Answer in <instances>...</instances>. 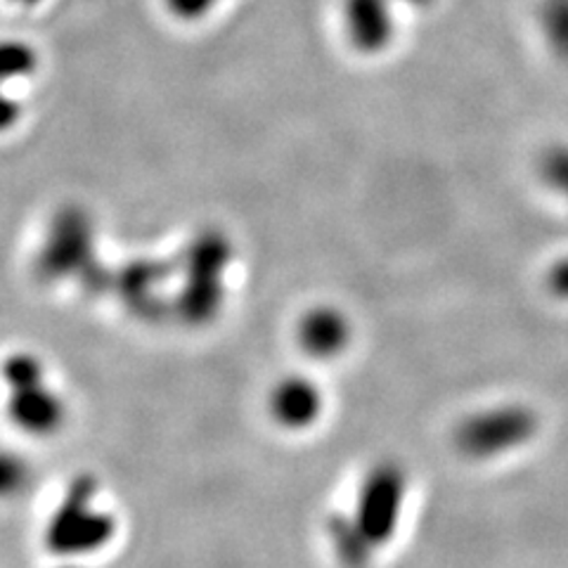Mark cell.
Listing matches in <instances>:
<instances>
[{
    "instance_id": "6da1fadb",
    "label": "cell",
    "mask_w": 568,
    "mask_h": 568,
    "mask_svg": "<svg viewBox=\"0 0 568 568\" xmlns=\"http://www.w3.org/2000/svg\"><path fill=\"white\" fill-rule=\"evenodd\" d=\"M233 242L221 227H204L194 235L178 271L183 275L181 290L173 296V315L187 327H206L225 304V273L233 263Z\"/></svg>"
},
{
    "instance_id": "7a4b0ae2",
    "label": "cell",
    "mask_w": 568,
    "mask_h": 568,
    "mask_svg": "<svg viewBox=\"0 0 568 568\" xmlns=\"http://www.w3.org/2000/svg\"><path fill=\"white\" fill-rule=\"evenodd\" d=\"M98 484L79 476L48 524L45 542L55 555H91L114 538V519L91 507Z\"/></svg>"
},
{
    "instance_id": "3957f363",
    "label": "cell",
    "mask_w": 568,
    "mask_h": 568,
    "mask_svg": "<svg viewBox=\"0 0 568 568\" xmlns=\"http://www.w3.org/2000/svg\"><path fill=\"white\" fill-rule=\"evenodd\" d=\"M98 263L95 225L83 206L69 204L52 216L43 246L36 258V271L43 282L79 277Z\"/></svg>"
},
{
    "instance_id": "277c9868",
    "label": "cell",
    "mask_w": 568,
    "mask_h": 568,
    "mask_svg": "<svg viewBox=\"0 0 568 568\" xmlns=\"http://www.w3.org/2000/svg\"><path fill=\"white\" fill-rule=\"evenodd\" d=\"M403 500L405 474L394 462H382L365 476L353 519L372 547H382L394 538Z\"/></svg>"
},
{
    "instance_id": "5b68a950",
    "label": "cell",
    "mask_w": 568,
    "mask_h": 568,
    "mask_svg": "<svg viewBox=\"0 0 568 568\" xmlns=\"http://www.w3.org/2000/svg\"><path fill=\"white\" fill-rule=\"evenodd\" d=\"M536 429V417L521 405H500L459 424L457 446L471 457H490L519 446Z\"/></svg>"
},
{
    "instance_id": "8992f818",
    "label": "cell",
    "mask_w": 568,
    "mask_h": 568,
    "mask_svg": "<svg viewBox=\"0 0 568 568\" xmlns=\"http://www.w3.org/2000/svg\"><path fill=\"white\" fill-rule=\"evenodd\" d=\"M178 271V263L162 258H135L114 271L112 292L131 315L145 323H159L173 315V301L164 296V282Z\"/></svg>"
},
{
    "instance_id": "52a82bcc",
    "label": "cell",
    "mask_w": 568,
    "mask_h": 568,
    "mask_svg": "<svg viewBox=\"0 0 568 568\" xmlns=\"http://www.w3.org/2000/svg\"><path fill=\"white\" fill-rule=\"evenodd\" d=\"M353 336L348 315L336 306H313L296 325V344L315 361H332L342 355Z\"/></svg>"
},
{
    "instance_id": "ba28073f",
    "label": "cell",
    "mask_w": 568,
    "mask_h": 568,
    "mask_svg": "<svg viewBox=\"0 0 568 568\" xmlns=\"http://www.w3.org/2000/svg\"><path fill=\"white\" fill-rule=\"evenodd\" d=\"M344 29L348 43L363 55L384 52L396 36L390 0H344Z\"/></svg>"
},
{
    "instance_id": "9c48e42d",
    "label": "cell",
    "mask_w": 568,
    "mask_h": 568,
    "mask_svg": "<svg viewBox=\"0 0 568 568\" xmlns=\"http://www.w3.org/2000/svg\"><path fill=\"white\" fill-rule=\"evenodd\" d=\"M323 394L315 382L301 375L284 377L271 390V415L273 419L290 432H301L313 426L323 415Z\"/></svg>"
},
{
    "instance_id": "30bf717a",
    "label": "cell",
    "mask_w": 568,
    "mask_h": 568,
    "mask_svg": "<svg viewBox=\"0 0 568 568\" xmlns=\"http://www.w3.org/2000/svg\"><path fill=\"white\" fill-rule=\"evenodd\" d=\"M10 417L22 432L33 436L55 434L64 422V403L45 382L10 388Z\"/></svg>"
},
{
    "instance_id": "8fae6325",
    "label": "cell",
    "mask_w": 568,
    "mask_h": 568,
    "mask_svg": "<svg viewBox=\"0 0 568 568\" xmlns=\"http://www.w3.org/2000/svg\"><path fill=\"white\" fill-rule=\"evenodd\" d=\"M329 538L336 549V555L348 568H363L369 559V552L375 547L363 536V530L355 524V519L336 517L329 521Z\"/></svg>"
},
{
    "instance_id": "7c38bea8",
    "label": "cell",
    "mask_w": 568,
    "mask_h": 568,
    "mask_svg": "<svg viewBox=\"0 0 568 568\" xmlns=\"http://www.w3.org/2000/svg\"><path fill=\"white\" fill-rule=\"evenodd\" d=\"M538 24L555 58L568 64V0H542Z\"/></svg>"
},
{
    "instance_id": "4fadbf2b",
    "label": "cell",
    "mask_w": 568,
    "mask_h": 568,
    "mask_svg": "<svg viewBox=\"0 0 568 568\" xmlns=\"http://www.w3.org/2000/svg\"><path fill=\"white\" fill-rule=\"evenodd\" d=\"M538 175L547 190L568 202V145H549L538 159Z\"/></svg>"
},
{
    "instance_id": "5bb4252c",
    "label": "cell",
    "mask_w": 568,
    "mask_h": 568,
    "mask_svg": "<svg viewBox=\"0 0 568 568\" xmlns=\"http://www.w3.org/2000/svg\"><path fill=\"white\" fill-rule=\"evenodd\" d=\"M6 382L10 388H22L45 382V372L39 358L29 353H14L6 363Z\"/></svg>"
},
{
    "instance_id": "9a60e30c",
    "label": "cell",
    "mask_w": 568,
    "mask_h": 568,
    "mask_svg": "<svg viewBox=\"0 0 568 568\" xmlns=\"http://www.w3.org/2000/svg\"><path fill=\"white\" fill-rule=\"evenodd\" d=\"M36 67L33 50L22 41H8L3 50V74L10 77H24Z\"/></svg>"
},
{
    "instance_id": "2e32d148",
    "label": "cell",
    "mask_w": 568,
    "mask_h": 568,
    "mask_svg": "<svg viewBox=\"0 0 568 568\" xmlns=\"http://www.w3.org/2000/svg\"><path fill=\"white\" fill-rule=\"evenodd\" d=\"M219 0H166V8L181 22H200L206 12L216 8Z\"/></svg>"
},
{
    "instance_id": "e0dca14e",
    "label": "cell",
    "mask_w": 568,
    "mask_h": 568,
    "mask_svg": "<svg viewBox=\"0 0 568 568\" xmlns=\"http://www.w3.org/2000/svg\"><path fill=\"white\" fill-rule=\"evenodd\" d=\"M545 284H547V292L555 298L568 301V256L549 265V271L545 275Z\"/></svg>"
},
{
    "instance_id": "ac0fdd59",
    "label": "cell",
    "mask_w": 568,
    "mask_h": 568,
    "mask_svg": "<svg viewBox=\"0 0 568 568\" xmlns=\"http://www.w3.org/2000/svg\"><path fill=\"white\" fill-rule=\"evenodd\" d=\"M400 3L413 6V8H426V6H432L434 0H400Z\"/></svg>"
},
{
    "instance_id": "d6986e66",
    "label": "cell",
    "mask_w": 568,
    "mask_h": 568,
    "mask_svg": "<svg viewBox=\"0 0 568 568\" xmlns=\"http://www.w3.org/2000/svg\"><path fill=\"white\" fill-rule=\"evenodd\" d=\"M17 3H27V6H33V3H39V0H17Z\"/></svg>"
}]
</instances>
